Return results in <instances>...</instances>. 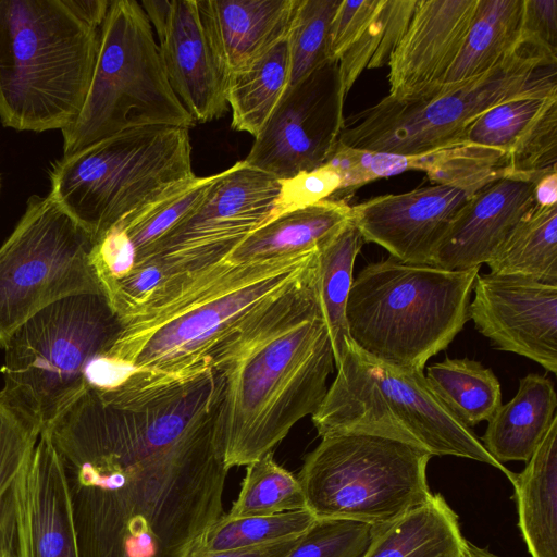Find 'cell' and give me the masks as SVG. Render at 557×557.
<instances>
[{
  "mask_svg": "<svg viewBox=\"0 0 557 557\" xmlns=\"http://www.w3.org/2000/svg\"><path fill=\"white\" fill-rule=\"evenodd\" d=\"M486 264L494 274L557 284V206L534 203Z\"/></svg>",
  "mask_w": 557,
  "mask_h": 557,
  "instance_id": "obj_30",
  "label": "cell"
},
{
  "mask_svg": "<svg viewBox=\"0 0 557 557\" xmlns=\"http://www.w3.org/2000/svg\"><path fill=\"white\" fill-rule=\"evenodd\" d=\"M160 51L170 86L195 120L206 123L227 111L228 77L205 28L197 0L140 2Z\"/></svg>",
  "mask_w": 557,
  "mask_h": 557,
  "instance_id": "obj_16",
  "label": "cell"
},
{
  "mask_svg": "<svg viewBox=\"0 0 557 557\" xmlns=\"http://www.w3.org/2000/svg\"><path fill=\"white\" fill-rule=\"evenodd\" d=\"M557 98V83L503 101L478 116L466 129L463 141L508 154L520 134Z\"/></svg>",
  "mask_w": 557,
  "mask_h": 557,
  "instance_id": "obj_36",
  "label": "cell"
},
{
  "mask_svg": "<svg viewBox=\"0 0 557 557\" xmlns=\"http://www.w3.org/2000/svg\"><path fill=\"white\" fill-rule=\"evenodd\" d=\"M431 457L395 437L342 432L321 437L297 478L317 519H348L379 528L431 498Z\"/></svg>",
  "mask_w": 557,
  "mask_h": 557,
  "instance_id": "obj_11",
  "label": "cell"
},
{
  "mask_svg": "<svg viewBox=\"0 0 557 557\" xmlns=\"http://www.w3.org/2000/svg\"><path fill=\"white\" fill-rule=\"evenodd\" d=\"M219 175L220 173L206 177L195 175L178 183L113 225L125 233L133 246V269L171 228L201 202Z\"/></svg>",
  "mask_w": 557,
  "mask_h": 557,
  "instance_id": "obj_32",
  "label": "cell"
},
{
  "mask_svg": "<svg viewBox=\"0 0 557 557\" xmlns=\"http://www.w3.org/2000/svg\"><path fill=\"white\" fill-rule=\"evenodd\" d=\"M478 0H417L408 27L388 61V96L430 95L443 86L459 55Z\"/></svg>",
  "mask_w": 557,
  "mask_h": 557,
  "instance_id": "obj_18",
  "label": "cell"
},
{
  "mask_svg": "<svg viewBox=\"0 0 557 557\" xmlns=\"http://www.w3.org/2000/svg\"><path fill=\"white\" fill-rule=\"evenodd\" d=\"M318 250L236 263L227 258L162 281L123 319L112 347L95 364L175 372L208 358L212 346L265 299L307 275Z\"/></svg>",
  "mask_w": 557,
  "mask_h": 557,
  "instance_id": "obj_3",
  "label": "cell"
},
{
  "mask_svg": "<svg viewBox=\"0 0 557 557\" xmlns=\"http://www.w3.org/2000/svg\"><path fill=\"white\" fill-rule=\"evenodd\" d=\"M62 1L78 20L96 29H100L111 3L109 0Z\"/></svg>",
  "mask_w": 557,
  "mask_h": 557,
  "instance_id": "obj_46",
  "label": "cell"
},
{
  "mask_svg": "<svg viewBox=\"0 0 557 557\" xmlns=\"http://www.w3.org/2000/svg\"><path fill=\"white\" fill-rule=\"evenodd\" d=\"M0 557H15V511L12 488L0 498Z\"/></svg>",
  "mask_w": 557,
  "mask_h": 557,
  "instance_id": "obj_45",
  "label": "cell"
},
{
  "mask_svg": "<svg viewBox=\"0 0 557 557\" xmlns=\"http://www.w3.org/2000/svg\"><path fill=\"white\" fill-rule=\"evenodd\" d=\"M341 0H297L288 35L289 85L327 62V36Z\"/></svg>",
  "mask_w": 557,
  "mask_h": 557,
  "instance_id": "obj_37",
  "label": "cell"
},
{
  "mask_svg": "<svg viewBox=\"0 0 557 557\" xmlns=\"http://www.w3.org/2000/svg\"><path fill=\"white\" fill-rule=\"evenodd\" d=\"M195 124L170 86L141 3L111 1L85 102L75 122L61 131L63 156L136 127Z\"/></svg>",
  "mask_w": 557,
  "mask_h": 557,
  "instance_id": "obj_9",
  "label": "cell"
},
{
  "mask_svg": "<svg viewBox=\"0 0 557 557\" xmlns=\"http://www.w3.org/2000/svg\"><path fill=\"white\" fill-rule=\"evenodd\" d=\"M469 197L459 188L433 184L351 206V221L364 242L383 247L389 256L431 264L453 219Z\"/></svg>",
  "mask_w": 557,
  "mask_h": 557,
  "instance_id": "obj_17",
  "label": "cell"
},
{
  "mask_svg": "<svg viewBox=\"0 0 557 557\" xmlns=\"http://www.w3.org/2000/svg\"><path fill=\"white\" fill-rule=\"evenodd\" d=\"M522 15L523 0H478L466 40L443 86L484 75L519 51Z\"/></svg>",
  "mask_w": 557,
  "mask_h": 557,
  "instance_id": "obj_27",
  "label": "cell"
},
{
  "mask_svg": "<svg viewBox=\"0 0 557 557\" xmlns=\"http://www.w3.org/2000/svg\"><path fill=\"white\" fill-rule=\"evenodd\" d=\"M338 63L327 61L286 89L244 160L277 178L325 164L344 124Z\"/></svg>",
  "mask_w": 557,
  "mask_h": 557,
  "instance_id": "obj_14",
  "label": "cell"
},
{
  "mask_svg": "<svg viewBox=\"0 0 557 557\" xmlns=\"http://www.w3.org/2000/svg\"><path fill=\"white\" fill-rule=\"evenodd\" d=\"M383 0H341L330 25L327 61L337 62L343 52L377 14Z\"/></svg>",
  "mask_w": 557,
  "mask_h": 557,
  "instance_id": "obj_42",
  "label": "cell"
},
{
  "mask_svg": "<svg viewBox=\"0 0 557 557\" xmlns=\"http://www.w3.org/2000/svg\"><path fill=\"white\" fill-rule=\"evenodd\" d=\"M280 188V178L244 160L236 162L220 173L201 202L139 264L156 261L169 270L191 271L221 261L276 216Z\"/></svg>",
  "mask_w": 557,
  "mask_h": 557,
  "instance_id": "obj_13",
  "label": "cell"
},
{
  "mask_svg": "<svg viewBox=\"0 0 557 557\" xmlns=\"http://www.w3.org/2000/svg\"><path fill=\"white\" fill-rule=\"evenodd\" d=\"M508 154L462 141L417 154L372 151L368 170L375 181L407 171H422L433 184L459 188L470 196L507 176Z\"/></svg>",
  "mask_w": 557,
  "mask_h": 557,
  "instance_id": "obj_22",
  "label": "cell"
},
{
  "mask_svg": "<svg viewBox=\"0 0 557 557\" xmlns=\"http://www.w3.org/2000/svg\"><path fill=\"white\" fill-rule=\"evenodd\" d=\"M0 190H1V177H0Z\"/></svg>",
  "mask_w": 557,
  "mask_h": 557,
  "instance_id": "obj_49",
  "label": "cell"
},
{
  "mask_svg": "<svg viewBox=\"0 0 557 557\" xmlns=\"http://www.w3.org/2000/svg\"><path fill=\"white\" fill-rule=\"evenodd\" d=\"M12 492L15 557H81L63 467L45 432Z\"/></svg>",
  "mask_w": 557,
  "mask_h": 557,
  "instance_id": "obj_19",
  "label": "cell"
},
{
  "mask_svg": "<svg viewBox=\"0 0 557 557\" xmlns=\"http://www.w3.org/2000/svg\"><path fill=\"white\" fill-rule=\"evenodd\" d=\"M432 389L466 426L488 421L502 405L500 384L481 362L446 357L426 368Z\"/></svg>",
  "mask_w": 557,
  "mask_h": 557,
  "instance_id": "obj_31",
  "label": "cell"
},
{
  "mask_svg": "<svg viewBox=\"0 0 557 557\" xmlns=\"http://www.w3.org/2000/svg\"><path fill=\"white\" fill-rule=\"evenodd\" d=\"M363 238L352 221L323 244L317 253L315 287L321 315L331 341L335 368L350 341L346 305L354 281L355 260Z\"/></svg>",
  "mask_w": 557,
  "mask_h": 557,
  "instance_id": "obj_29",
  "label": "cell"
},
{
  "mask_svg": "<svg viewBox=\"0 0 557 557\" xmlns=\"http://www.w3.org/2000/svg\"><path fill=\"white\" fill-rule=\"evenodd\" d=\"M99 30L62 0H0V120L16 131L64 129L85 102Z\"/></svg>",
  "mask_w": 557,
  "mask_h": 557,
  "instance_id": "obj_4",
  "label": "cell"
},
{
  "mask_svg": "<svg viewBox=\"0 0 557 557\" xmlns=\"http://www.w3.org/2000/svg\"><path fill=\"white\" fill-rule=\"evenodd\" d=\"M315 277L317 262L248 312L208 352L223 381L220 444L227 470L273 451L326 395L335 362Z\"/></svg>",
  "mask_w": 557,
  "mask_h": 557,
  "instance_id": "obj_2",
  "label": "cell"
},
{
  "mask_svg": "<svg viewBox=\"0 0 557 557\" xmlns=\"http://www.w3.org/2000/svg\"><path fill=\"white\" fill-rule=\"evenodd\" d=\"M189 129H127L55 161L48 194L95 242L126 215L195 176Z\"/></svg>",
  "mask_w": 557,
  "mask_h": 557,
  "instance_id": "obj_7",
  "label": "cell"
},
{
  "mask_svg": "<svg viewBox=\"0 0 557 557\" xmlns=\"http://www.w3.org/2000/svg\"><path fill=\"white\" fill-rule=\"evenodd\" d=\"M480 268L447 270L393 256L366 265L347 299L350 341L384 363L424 371L469 320Z\"/></svg>",
  "mask_w": 557,
  "mask_h": 557,
  "instance_id": "obj_5",
  "label": "cell"
},
{
  "mask_svg": "<svg viewBox=\"0 0 557 557\" xmlns=\"http://www.w3.org/2000/svg\"><path fill=\"white\" fill-rule=\"evenodd\" d=\"M280 183L276 215L334 197L341 189L342 178L333 168L323 164L312 171L280 178Z\"/></svg>",
  "mask_w": 557,
  "mask_h": 557,
  "instance_id": "obj_41",
  "label": "cell"
},
{
  "mask_svg": "<svg viewBox=\"0 0 557 557\" xmlns=\"http://www.w3.org/2000/svg\"><path fill=\"white\" fill-rule=\"evenodd\" d=\"M469 319L499 350L557 373V284L523 276L478 275Z\"/></svg>",
  "mask_w": 557,
  "mask_h": 557,
  "instance_id": "obj_15",
  "label": "cell"
},
{
  "mask_svg": "<svg viewBox=\"0 0 557 557\" xmlns=\"http://www.w3.org/2000/svg\"><path fill=\"white\" fill-rule=\"evenodd\" d=\"M300 536L243 549L200 553L193 557H285L298 543Z\"/></svg>",
  "mask_w": 557,
  "mask_h": 557,
  "instance_id": "obj_44",
  "label": "cell"
},
{
  "mask_svg": "<svg viewBox=\"0 0 557 557\" xmlns=\"http://www.w3.org/2000/svg\"><path fill=\"white\" fill-rule=\"evenodd\" d=\"M461 557H497L487 549L478 547L476 545L466 541Z\"/></svg>",
  "mask_w": 557,
  "mask_h": 557,
  "instance_id": "obj_48",
  "label": "cell"
},
{
  "mask_svg": "<svg viewBox=\"0 0 557 557\" xmlns=\"http://www.w3.org/2000/svg\"><path fill=\"white\" fill-rule=\"evenodd\" d=\"M289 85L286 38L248 67L228 77L227 104L232 127L256 137L271 117Z\"/></svg>",
  "mask_w": 557,
  "mask_h": 557,
  "instance_id": "obj_28",
  "label": "cell"
},
{
  "mask_svg": "<svg viewBox=\"0 0 557 557\" xmlns=\"http://www.w3.org/2000/svg\"><path fill=\"white\" fill-rule=\"evenodd\" d=\"M557 170V98L520 134L508 152L507 178L535 184Z\"/></svg>",
  "mask_w": 557,
  "mask_h": 557,
  "instance_id": "obj_38",
  "label": "cell"
},
{
  "mask_svg": "<svg viewBox=\"0 0 557 557\" xmlns=\"http://www.w3.org/2000/svg\"><path fill=\"white\" fill-rule=\"evenodd\" d=\"M92 235L51 197L32 196L0 247V348L28 318L67 296L103 292Z\"/></svg>",
  "mask_w": 557,
  "mask_h": 557,
  "instance_id": "obj_12",
  "label": "cell"
},
{
  "mask_svg": "<svg viewBox=\"0 0 557 557\" xmlns=\"http://www.w3.org/2000/svg\"><path fill=\"white\" fill-rule=\"evenodd\" d=\"M315 519L308 508L238 519L223 515L208 530L195 554L243 549L297 537Z\"/></svg>",
  "mask_w": 557,
  "mask_h": 557,
  "instance_id": "obj_35",
  "label": "cell"
},
{
  "mask_svg": "<svg viewBox=\"0 0 557 557\" xmlns=\"http://www.w3.org/2000/svg\"><path fill=\"white\" fill-rule=\"evenodd\" d=\"M416 5L417 0H383L377 14L343 52L337 63L345 99L364 70L388 64Z\"/></svg>",
  "mask_w": 557,
  "mask_h": 557,
  "instance_id": "obj_33",
  "label": "cell"
},
{
  "mask_svg": "<svg viewBox=\"0 0 557 557\" xmlns=\"http://www.w3.org/2000/svg\"><path fill=\"white\" fill-rule=\"evenodd\" d=\"M41 428L0 394V498L28 462Z\"/></svg>",
  "mask_w": 557,
  "mask_h": 557,
  "instance_id": "obj_40",
  "label": "cell"
},
{
  "mask_svg": "<svg viewBox=\"0 0 557 557\" xmlns=\"http://www.w3.org/2000/svg\"><path fill=\"white\" fill-rule=\"evenodd\" d=\"M533 187L500 178L472 194L453 219L431 264L468 270L487 263L534 206Z\"/></svg>",
  "mask_w": 557,
  "mask_h": 557,
  "instance_id": "obj_20",
  "label": "cell"
},
{
  "mask_svg": "<svg viewBox=\"0 0 557 557\" xmlns=\"http://www.w3.org/2000/svg\"><path fill=\"white\" fill-rule=\"evenodd\" d=\"M510 482L531 557H557V417L524 469Z\"/></svg>",
  "mask_w": 557,
  "mask_h": 557,
  "instance_id": "obj_25",
  "label": "cell"
},
{
  "mask_svg": "<svg viewBox=\"0 0 557 557\" xmlns=\"http://www.w3.org/2000/svg\"><path fill=\"white\" fill-rule=\"evenodd\" d=\"M534 202L542 207L557 206V170L543 175L533 187Z\"/></svg>",
  "mask_w": 557,
  "mask_h": 557,
  "instance_id": "obj_47",
  "label": "cell"
},
{
  "mask_svg": "<svg viewBox=\"0 0 557 557\" xmlns=\"http://www.w3.org/2000/svg\"><path fill=\"white\" fill-rule=\"evenodd\" d=\"M337 373L314 414L320 437L361 431L411 443L432 456L486 463L510 481L513 472L495 460L471 428L441 401L424 371L376 360L348 342Z\"/></svg>",
  "mask_w": 557,
  "mask_h": 557,
  "instance_id": "obj_6",
  "label": "cell"
},
{
  "mask_svg": "<svg viewBox=\"0 0 557 557\" xmlns=\"http://www.w3.org/2000/svg\"><path fill=\"white\" fill-rule=\"evenodd\" d=\"M557 60L523 45L493 71L409 99L386 96L344 117L337 141L396 154H417L462 143L467 127L490 108L557 83Z\"/></svg>",
  "mask_w": 557,
  "mask_h": 557,
  "instance_id": "obj_10",
  "label": "cell"
},
{
  "mask_svg": "<svg viewBox=\"0 0 557 557\" xmlns=\"http://www.w3.org/2000/svg\"><path fill=\"white\" fill-rule=\"evenodd\" d=\"M351 221L345 199L283 212L247 235L226 257L244 263L318 250Z\"/></svg>",
  "mask_w": 557,
  "mask_h": 557,
  "instance_id": "obj_23",
  "label": "cell"
},
{
  "mask_svg": "<svg viewBox=\"0 0 557 557\" xmlns=\"http://www.w3.org/2000/svg\"><path fill=\"white\" fill-rule=\"evenodd\" d=\"M553 382L537 373L519 381L517 394L487 421L482 444L499 463L527 462L557 417Z\"/></svg>",
  "mask_w": 557,
  "mask_h": 557,
  "instance_id": "obj_24",
  "label": "cell"
},
{
  "mask_svg": "<svg viewBox=\"0 0 557 557\" xmlns=\"http://www.w3.org/2000/svg\"><path fill=\"white\" fill-rule=\"evenodd\" d=\"M218 61L227 75L264 55L289 32L297 0H197Z\"/></svg>",
  "mask_w": 557,
  "mask_h": 557,
  "instance_id": "obj_21",
  "label": "cell"
},
{
  "mask_svg": "<svg viewBox=\"0 0 557 557\" xmlns=\"http://www.w3.org/2000/svg\"><path fill=\"white\" fill-rule=\"evenodd\" d=\"M372 529L355 520L315 519L285 557H362Z\"/></svg>",
  "mask_w": 557,
  "mask_h": 557,
  "instance_id": "obj_39",
  "label": "cell"
},
{
  "mask_svg": "<svg viewBox=\"0 0 557 557\" xmlns=\"http://www.w3.org/2000/svg\"><path fill=\"white\" fill-rule=\"evenodd\" d=\"M304 508L306 498L298 478L280 466L273 451H269L246 466L239 494L224 516L238 519Z\"/></svg>",
  "mask_w": 557,
  "mask_h": 557,
  "instance_id": "obj_34",
  "label": "cell"
},
{
  "mask_svg": "<svg viewBox=\"0 0 557 557\" xmlns=\"http://www.w3.org/2000/svg\"><path fill=\"white\" fill-rule=\"evenodd\" d=\"M466 539L440 494L395 521L372 529L362 557H461Z\"/></svg>",
  "mask_w": 557,
  "mask_h": 557,
  "instance_id": "obj_26",
  "label": "cell"
},
{
  "mask_svg": "<svg viewBox=\"0 0 557 557\" xmlns=\"http://www.w3.org/2000/svg\"><path fill=\"white\" fill-rule=\"evenodd\" d=\"M222 380L210 364L129 369L46 429L81 557H193L223 515Z\"/></svg>",
  "mask_w": 557,
  "mask_h": 557,
  "instance_id": "obj_1",
  "label": "cell"
},
{
  "mask_svg": "<svg viewBox=\"0 0 557 557\" xmlns=\"http://www.w3.org/2000/svg\"><path fill=\"white\" fill-rule=\"evenodd\" d=\"M521 42L557 60V0H523Z\"/></svg>",
  "mask_w": 557,
  "mask_h": 557,
  "instance_id": "obj_43",
  "label": "cell"
},
{
  "mask_svg": "<svg viewBox=\"0 0 557 557\" xmlns=\"http://www.w3.org/2000/svg\"><path fill=\"white\" fill-rule=\"evenodd\" d=\"M122 329L103 292L50 304L10 335L0 394L42 431L86 388L90 366L112 347Z\"/></svg>",
  "mask_w": 557,
  "mask_h": 557,
  "instance_id": "obj_8",
  "label": "cell"
}]
</instances>
